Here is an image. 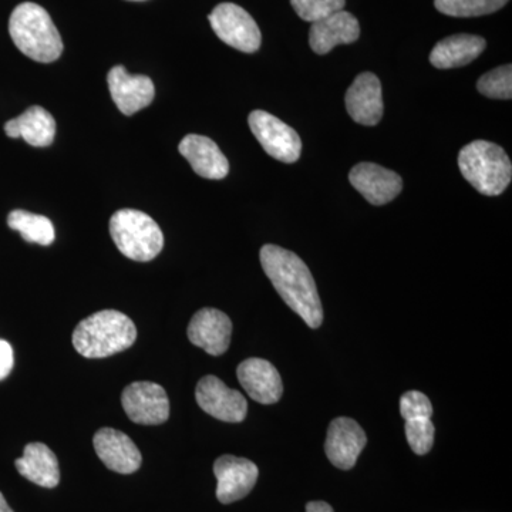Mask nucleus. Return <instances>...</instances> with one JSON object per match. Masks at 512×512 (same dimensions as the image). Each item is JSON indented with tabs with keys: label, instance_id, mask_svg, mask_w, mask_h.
Returning <instances> with one entry per match:
<instances>
[{
	"label": "nucleus",
	"instance_id": "obj_27",
	"mask_svg": "<svg viewBox=\"0 0 512 512\" xmlns=\"http://www.w3.org/2000/svg\"><path fill=\"white\" fill-rule=\"evenodd\" d=\"M404 429H406L407 441L417 456H424L433 448L436 427L431 419L406 420Z\"/></svg>",
	"mask_w": 512,
	"mask_h": 512
},
{
	"label": "nucleus",
	"instance_id": "obj_31",
	"mask_svg": "<svg viewBox=\"0 0 512 512\" xmlns=\"http://www.w3.org/2000/svg\"><path fill=\"white\" fill-rule=\"evenodd\" d=\"M0 512H13L12 508L6 503L2 493H0Z\"/></svg>",
	"mask_w": 512,
	"mask_h": 512
},
{
	"label": "nucleus",
	"instance_id": "obj_26",
	"mask_svg": "<svg viewBox=\"0 0 512 512\" xmlns=\"http://www.w3.org/2000/svg\"><path fill=\"white\" fill-rule=\"evenodd\" d=\"M291 5L299 18L315 23L343 10L346 0H291Z\"/></svg>",
	"mask_w": 512,
	"mask_h": 512
},
{
	"label": "nucleus",
	"instance_id": "obj_11",
	"mask_svg": "<svg viewBox=\"0 0 512 512\" xmlns=\"http://www.w3.org/2000/svg\"><path fill=\"white\" fill-rule=\"evenodd\" d=\"M107 83L111 99L117 109L126 116H133L137 111L146 109L156 96V87L150 77L130 74L123 66H116L110 70Z\"/></svg>",
	"mask_w": 512,
	"mask_h": 512
},
{
	"label": "nucleus",
	"instance_id": "obj_24",
	"mask_svg": "<svg viewBox=\"0 0 512 512\" xmlns=\"http://www.w3.org/2000/svg\"><path fill=\"white\" fill-rule=\"evenodd\" d=\"M510 0H434V6L451 18H477L503 9Z\"/></svg>",
	"mask_w": 512,
	"mask_h": 512
},
{
	"label": "nucleus",
	"instance_id": "obj_23",
	"mask_svg": "<svg viewBox=\"0 0 512 512\" xmlns=\"http://www.w3.org/2000/svg\"><path fill=\"white\" fill-rule=\"evenodd\" d=\"M8 225L13 231H18L22 238L30 244L49 247L55 242L56 232L53 222L43 215L32 214L25 210L10 212Z\"/></svg>",
	"mask_w": 512,
	"mask_h": 512
},
{
	"label": "nucleus",
	"instance_id": "obj_9",
	"mask_svg": "<svg viewBox=\"0 0 512 512\" xmlns=\"http://www.w3.org/2000/svg\"><path fill=\"white\" fill-rule=\"evenodd\" d=\"M195 399L205 413L225 423H241L247 417V399L217 376L202 377L195 389Z\"/></svg>",
	"mask_w": 512,
	"mask_h": 512
},
{
	"label": "nucleus",
	"instance_id": "obj_18",
	"mask_svg": "<svg viewBox=\"0 0 512 512\" xmlns=\"http://www.w3.org/2000/svg\"><path fill=\"white\" fill-rule=\"evenodd\" d=\"M359 37V20L352 13L340 10L328 18L312 23L309 45L316 55L323 56L328 55L336 46L355 43Z\"/></svg>",
	"mask_w": 512,
	"mask_h": 512
},
{
	"label": "nucleus",
	"instance_id": "obj_12",
	"mask_svg": "<svg viewBox=\"0 0 512 512\" xmlns=\"http://www.w3.org/2000/svg\"><path fill=\"white\" fill-rule=\"evenodd\" d=\"M188 339L211 356H221L229 349L232 322L227 313L204 308L192 316L187 330Z\"/></svg>",
	"mask_w": 512,
	"mask_h": 512
},
{
	"label": "nucleus",
	"instance_id": "obj_22",
	"mask_svg": "<svg viewBox=\"0 0 512 512\" xmlns=\"http://www.w3.org/2000/svg\"><path fill=\"white\" fill-rule=\"evenodd\" d=\"M20 476L43 488H55L60 483V467L56 454L46 444L30 443L23 457L15 463Z\"/></svg>",
	"mask_w": 512,
	"mask_h": 512
},
{
	"label": "nucleus",
	"instance_id": "obj_3",
	"mask_svg": "<svg viewBox=\"0 0 512 512\" xmlns=\"http://www.w3.org/2000/svg\"><path fill=\"white\" fill-rule=\"evenodd\" d=\"M13 43L29 59L52 63L63 53V42L55 23L42 6L25 2L13 10L9 20Z\"/></svg>",
	"mask_w": 512,
	"mask_h": 512
},
{
	"label": "nucleus",
	"instance_id": "obj_13",
	"mask_svg": "<svg viewBox=\"0 0 512 512\" xmlns=\"http://www.w3.org/2000/svg\"><path fill=\"white\" fill-rule=\"evenodd\" d=\"M365 430L348 417H339L330 423L325 451L330 463L340 470H352L366 447Z\"/></svg>",
	"mask_w": 512,
	"mask_h": 512
},
{
	"label": "nucleus",
	"instance_id": "obj_20",
	"mask_svg": "<svg viewBox=\"0 0 512 512\" xmlns=\"http://www.w3.org/2000/svg\"><path fill=\"white\" fill-rule=\"evenodd\" d=\"M485 47L487 42L481 36L467 33L448 36L431 50L430 63L441 70L467 66L484 52Z\"/></svg>",
	"mask_w": 512,
	"mask_h": 512
},
{
	"label": "nucleus",
	"instance_id": "obj_1",
	"mask_svg": "<svg viewBox=\"0 0 512 512\" xmlns=\"http://www.w3.org/2000/svg\"><path fill=\"white\" fill-rule=\"evenodd\" d=\"M259 258L265 275L286 305L309 328L318 329L323 322L322 302L308 265L295 252L278 245H264Z\"/></svg>",
	"mask_w": 512,
	"mask_h": 512
},
{
	"label": "nucleus",
	"instance_id": "obj_8",
	"mask_svg": "<svg viewBox=\"0 0 512 512\" xmlns=\"http://www.w3.org/2000/svg\"><path fill=\"white\" fill-rule=\"evenodd\" d=\"M121 404L128 419L144 426L163 424L170 417L167 392L157 383L128 384L121 394Z\"/></svg>",
	"mask_w": 512,
	"mask_h": 512
},
{
	"label": "nucleus",
	"instance_id": "obj_19",
	"mask_svg": "<svg viewBox=\"0 0 512 512\" xmlns=\"http://www.w3.org/2000/svg\"><path fill=\"white\" fill-rule=\"evenodd\" d=\"M181 156L190 163L195 174L208 180H222L229 173L227 157L211 138L188 134L178 146Z\"/></svg>",
	"mask_w": 512,
	"mask_h": 512
},
{
	"label": "nucleus",
	"instance_id": "obj_30",
	"mask_svg": "<svg viewBox=\"0 0 512 512\" xmlns=\"http://www.w3.org/2000/svg\"><path fill=\"white\" fill-rule=\"evenodd\" d=\"M306 512H335L325 501H311L306 504Z\"/></svg>",
	"mask_w": 512,
	"mask_h": 512
},
{
	"label": "nucleus",
	"instance_id": "obj_17",
	"mask_svg": "<svg viewBox=\"0 0 512 512\" xmlns=\"http://www.w3.org/2000/svg\"><path fill=\"white\" fill-rule=\"evenodd\" d=\"M237 376L245 392L255 402L274 404L281 400L284 394V384L281 375L271 362L258 357L244 360L238 366Z\"/></svg>",
	"mask_w": 512,
	"mask_h": 512
},
{
	"label": "nucleus",
	"instance_id": "obj_29",
	"mask_svg": "<svg viewBox=\"0 0 512 512\" xmlns=\"http://www.w3.org/2000/svg\"><path fill=\"white\" fill-rule=\"evenodd\" d=\"M15 365V355L12 346L6 340L0 339V380L6 379Z\"/></svg>",
	"mask_w": 512,
	"mask_h": 512
},
{
	"label": "nucleus",
	"instance_id": "obj_5",
	"mask_svg": "<svg viewBox=\"0 0 512 512\" xmlns=\"http://www.w3.org/2000/svg\"><path fill=\"white\" fill-rule=\"evenodd\" d=\"M110 235L121 254L133 261H153L163 251V231L141 211H117L110 220Z\"/></svg>",
	"mask_w": 512,
	"mask_h": 512
},
{
	"label": "nucleus",
	"instance_id": "obj_6",
	"mask_svg": "<svg viewBox=\"0 0 512 512\" xmlns=\"http://www.w3.org/2000/svg\"><path fill=\"white\" fill-rule=\"evenodd\" d=\"M248 124L262 148L275 160L293 164L301 158V137L278 117L264 110H255L249 114Z\"/></svg>",
	"mask_w": 512,
	"mask_h": 512
},
{
	"label": "nucleus",
	"instance_id": "obj_14",
	"mask_svg": "<svg viewBox=\"0 0 512 512\" xmlns=\"http://www.w3.org/2000/svg\"><path fill=\"white\" fill-rule=\"evenodd\" d=\"M349 181L372 205H386L403 190L399 174L382 165L360 163L350 171Z\"/></svg>",
	"mask_w": 512,
	"mask_h": 512
},
{
	"label": "nucleus",
	"instance_id": "obj_2",
	"mask_svg": "<svg viewBox=\"0 0 512 512\" xmlns=\"http://www.w3.org/2000/svg\"><path fill=\"white\" fill-rule=\"evenodd\" d=\"M137 328L127 315L114 309L83 319L73 333L74 349L87 359H103L134 345Z\"/></svg>",
	"mask_w": 512,
	"mask_h": 512
},
{
	"label": "nucleus",
	"instance_id": "obj_15",
	"mask_svg": "<svg viewBox=\"0 0 512 512\" xmlns=\"http://www.w3.org/2000/svg\"><path fill=\"white\" fill-rule=\"evenodd\" d=\"M93 446L104 466L114 473H136L143 463L140 450L123 431L104 427L94 434Z\"/></svg>",
	"mask_w": 512,
	"mask_h": 512
},
{
	"label": "nucleus",
	"instance_id": "obj_32",
	"mask_svg": "<svg viewBox=\"0 0 512 512\" xmlns=\"http://www.w3.org/2000/svg\"><path fill=\"white\" fill-rule=\"evenodd\" d=\"M133 2H143V0H133Z\"/></svg>",
	"mask_w": 512,
	"mask_h": 512
},
{
	"label": "nucleus",
	"instance_id": "obj_25",
	"mask_svg": "<svg viewBox=\"0 0 512 512\" xmlns=\"http://www.w3.org/2000/svg\"><path fill=\"white\" fill-rule=\"evenodd\" d=\"M477 90L488 99L510 100L512 97L511 64H504L481 76L477 82Z\"/></svg>",
	"mask_w": 512,
	"mask_h": 512
},
{
	"label": "nucleus",
	"instance_id": "obj_28",
	"mask_svg": "<svg viewBox=\"0 0 512 512\" xmlns=\"http://www.w3.org/2000/svg\"><path fill=\"white\" fill-rule=\"evenodd\" d=\"M400 413L404 420L431 419L433 406L426 394L410 390L400 399Z\"/></svg>",
	"mask_w": 512,
	"mask_h": 512
},
{
	"label": "nucleus",
	"instance_id": "obj_21",
	"mask_svg": "<svg viewBox=\"0 0 512 512\" xmlns=\"http://www.w3.org/2000/svg\"><path fill=\"white\" fill-rule=\"evenodd\" d=\"M6 136L23 138L32 147H49L56 136V121L49 111L33 106L5 124Z\"/></svg>",
	"mask_w": 512,
	"mask_h": 512
},
{
	"label": "nucleus",
	"instance_id": "obj_16",
	"mask_svg": "<svg viewBox=\"0 0 512 512\" xmlns=\"http://www.w3.org/2000/svg\"><path fill=\"white\" fill-rule=\"evenodd\" d=\"M345 103L349 116L357 124L369 127L379 124L384 106L382 83L376 74H359L346 92Z\"/></svg>",
	"mask_w": 512,
	"mask_h": 512
},
{
	"label": "nucleus",
	"instance_id": "obj_4",
	"mask_svg": "<svg viewBox=\"0 0 512 512\" xmlns=\"http://www.w3.org/2000/svg\"><path fill=\"white\" fill-rule=\"evenodd\" d=\"M458 167L480 194L497 197L511 184L512 164L507 153L490 141L477 140L461 148Z\"/></svg>",
	"mask_w": 512,
	"mask_h": 512
},
{
	"label": "nucleus",
	"instance_id": "obj_10",
	"mask_svg": "<svg viewBox=\"0 0 512 512\" xmlns=\"http://www.w3.org/2000/svg\"><path fill=\"white\" fill-rule=\"evenodd\" d=\"M217 477V498L221 504L242 500L254 490L259 470L248 458L221 456L214 463Z\"/></svg>",
	"mask_w": 512,
	"mask_h": 512
},
{
	"label": "nucleus",
	"instance_id": "obj_7",
	"mask_svg": "<svg viewBox=\"0 0 512 512\" xmlns=\"http://www.w3.org/2000/svg\"><path fill=\"white\" fill-rule=\"evenodd\" d=\"M211 28L225 45L239 52L255 53L261 47L262 35L254 18L235 3H221L212 10Z\"/></svg>",
	"mask_w": 512,
	"mask_h": 512
}]
</instances>
